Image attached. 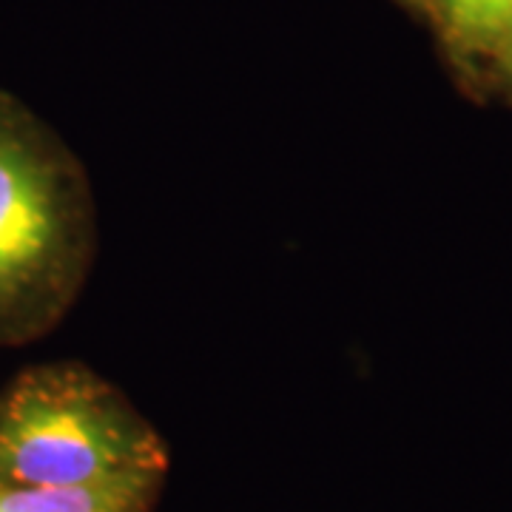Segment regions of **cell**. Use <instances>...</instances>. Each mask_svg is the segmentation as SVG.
Masks as SVG:
<instances>
[{
  "label": "cell",
  "instance_id": "cell-1",
  "mask_svg": "<svg viewBox=\"0 0 512 512\" xmlns=\"http://www.w3.org/2000/svg\"><path fill=\"white\" fill-rule=\"evenodd\" d=\"M165 450L109 384L72 365L20 373L0 396V481L74 487L160 476Z\"/></svg>",
  "mask_w": 512,
  "mask_h": 512
},
{
  "label": "cell",
  "instance_id": "cell-2",
  "mask_svg": "<svg viewBox=\"0 0 512 512\" xmlns=\"http://www.w3.org/2000/svg\"><path fill=\"white\" fill-rule=\"evenodd\" d=\"M80 188L63 151L0 103V342L43 328L74 285Z\"/></svg>",
  "mask_w": 512,
  "mask_h": 512
},
{
  "label": "cell",
  "instance_id": "cell-3",
  "mask_svg": "<svg viewBox=\"0 0 512 512\" xmlns=\"http://www.w3.org/2000/svg\"><path fill=\"white\" fill-rule=\"evenodd\" d=\"M154 484L157 476L114 478L74 487L0 481V512H146Z\"/></svg>",
  "mask_w": 512,
  "mask_h": 512
},
{
  "label": "cell",
  "instance_id": "cell-4",
  "mask_svg": "<svg viewBox=\"0 0 512 512\" xmlns=\"http://www.w3.org/2000/svg\"><path fill=\"white\" fill-rule=\"evenodd\" d=\"M450 35L470 49H495L512 37V0H430Z\"/></svg>",
  "mask_w": 512,
  "mask_h": 512
},
{
  "label": "cell",
  "instance_id": "cell-5",
  "mask_svg": "<svg viewBox=\"0 0 512 512\" xmlns=\"http://www.w3.org/2000/svg\"><path fill=\"white\" fill-rule=\"evenodd\" d=\"M416 3H430V0H416Z\"/></svg>",
  "mask_w": 512,
  "mask_h": 512
},
{
  "label": "cell",
  "instance_id": "cell-6",
  "mask_svg": "<svg viewBox=\"0 0 512 512\" xmlns=\"http://www.w3.org/2000/svg\"><path fill=\"white\" fill-rule=\"evenodd\" d=\"M0 103H3V94H0Z\"/></svg>",
  "mask_w": 512,
  "mask_h": 512
}]
</instances>
